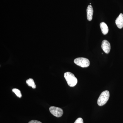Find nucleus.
Wrapping results in <instances>:
<instances>
[{"label":"nucleus","mask_w":123,"mask_h":123,"mask_svg":"<svg viewBox=\"0 0 123 123\" xmlns=\"http://www.w3.org/2000/svg\"><path fill=\"white\" fill-rule=\"evenodd\" d=\"M74 63L82 68H87L89 66L90 62L88 59L84 57H78L74 60Z\"/></svg>","instance_id":"3"},{"label":"nucleus","mask_w":123,"mask_h":123,"mask_svg":"<svg viewBox=\"0 0 123 123\" xmlns=\"http://www.w3.org/2000/svg\"><path fill=\"white\" fill-rule=\"evenodd\" d=\"M74 123H84L83 119L81 118H78Z\"/></svg>","instance_id":"11"},{"label":"nucleus","mask_w":123,"mask_h":123,"mask_svg":"<svg viewBox=\"0 0 123 123\" xmlns=\"http://www.w3.org/2000/svg\"><path fill=\"white\" fill-rule=\"evenodd\" d=\"M101 48L105 53L108 54L111 50V44L107 40H104L102 42Z\"/></svg>","instance_id":"5"},{"label":"nucleus","mask_w":123,"mask_h":123,"mask_svg":"<svg viewBox=\"0 0 123 123\" xmlns=\"http://www.w3.org/2000/svg\"><path fill=\"white\" fill-rule=\"evenodd\" d=\"M12 91L14 93H15V94H16L17 96L18 97V98H21L22 95L21 91H20L19 90L14 88V89H13L12 90Z\"/></svg>","instance_id":"10"},{"label":"nucleus","mask_w":123,"mask_h":123,"mask_svg":"<svg viewBox=\"0 0 123 123\" xmlns=\"http://www.w3.org/2000/svg\"><path fill=\"white\" fill-rule=\"evenodd\" d=\"M64 77L66 79L68 85L70 87H74L77 83V79L72 73L69 72L65 73Z\"/></svg>","instance_id":"1"},{"label":"nucleus","mask_w":123,"mask_h":123,"mask_svg":"<svg viewBox=\"0 0 123 123\" xmlns=\"http://www.w3.org/2000/svg\"><path fill=\"white\" fill-rule=\"evenodd\" d=\"M29 123H42L40 121H37L36 120H32L30 121Z\"/></svg>","instance_id":"12"},{"label":"nucleus","mask_w":123,"mask_h":123,"mask_svg":"<svg viewBox=\"0 0 123 123\" xmlns=\"http://www.w3.org/2000/svg\"><path fill=\"white\" fill-rule=\"evenodd\" d=\"M110 96V92L108 91H105L102 92L98 100V105L102 106L106 104L109 99Z\"/></svg>","instance_id":"2"},{"label":"nucleus","mask_w":123,"mask_h":123,"mask_svg":"<svg viewBox=\"0 0 123 123\" xmlns=\"http://www.w3.org/2000/svg\"><path fill=\"white\" fill-rule=\"evenodd\" d=\"M100 26L102 33L104 35H106L109 31L108 27L107 24L105 23L102 22L100 23Z\"/></svg>","instance_id":"8"},{"label":"nucleus","mask_w":123,"mask_h":123,"mask_svg":"<svg viewBox=\"0 0 123 123\" xmlns=\"http://www.w3.org/2000/svg\"><path fill=\"white\" fill-rule=\"evenodd\" d=\"M87 12V18L88 21H91L92 19L93 10L92 6L91 5L88 6L86 9Z\"/></svg>","instance_id":"7"},{"label":"nucleus","mask_w":123,"mask_h":123,"mask_svg":"<svg viewBox=\"0 0 123 123\" xmlns=\"http://www.w3.org/2000/svg\"><path fill=\"white\" fill-rule=\"evenodd\" d=\"M116 24L118 28L121 29L123 27V14L120 13L115 21Z\"/></svg>","instance_id":"6"},{"label":"nucleus","mask_w":123,"mask_h":123,"mask_svg":"<svg viewBox=\"0 0 123 123\" xmlns=\"http://www.w3.org/2000/svg\"><path fill=\"white\" fill-rule=\"evenodd\" d=\"M26 83L29 86H31L33 89H35L36 88V86L33 79L30 78L27 79L26 81Z\"/></svg>","instance_id":"9"},{"label":"nucleus","mask_w":123,"mask_h":123,"mask_svg":"<svg viewBox=\"0 0 123 123\" xmlns=\"http://www.w3.org/2000/svg\"><path fill=\"white\" fill-rule=\"evenodd\" d=\"M51 114L56 117H60L63 114V111L61 108L55 106H51L49 108Z\"/></svg>","instance_id":"4"}]
</instances>
